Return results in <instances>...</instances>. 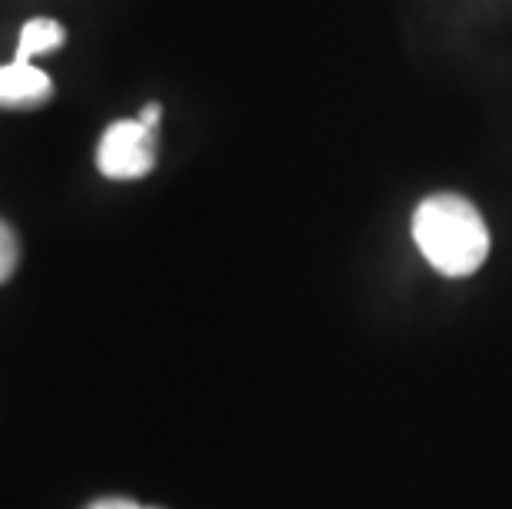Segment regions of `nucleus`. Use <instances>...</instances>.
<instances>
[{"label": "nucleus", "mask_w": 512, "mask_h": 509, "mask_svg": "<svg viewBox=\"0 0 512 509\" xmlns=\"http://www.w3.org/2000/svg\"><path fill=\"white\" fill-rule=\"evenodd\" d=\"M413 242L430 268L446 278H470L489 258V229L483 215L456 192H437L417 205Z\"/></svg>", "instance_id": "nucleus-1"}, {"label": "nucleus", "mask_w": 512, "mask_h": 509, "mask_svg": "<svg viewBox=\"0 0 512 509\" xmlns=\"http://www.w3.org/2000/svg\"><path fill=\"white\" fill-rule=\"evenodd\" d=\"M96 169L106 179H143L156 169V129L143 119H119L106 126L96 146Z\"/></svg>", "instance_id": "nucleus-2"}, {"label": "nucleus", "mask_w": 512, "mask_h": 509, "mask_svg": "<svg viewBox=\"0 0 512 509\" xmlns=\"http://www.w3.org/2000/svg\"><path fill=\"white\" fill-rule=\"evenodd\" d=\"M53 96V80L34 63L10 60L0 67V106H40Z\"/></svg>", "instance_id": "nucleus-3"}, {"label": "nucleus", "mask_w": 512, "mask_h": 509, "mask_svg": "<svg viewBox=\"0 0 512 509\" xmlns=\"http://www.w3.org/2000/svg\"><path fill=\"white\" fill-rule=\"evenodd\" d=\"M63 40H67V30H63L60 20L34 17V20H27L24 30H20L14 60H20V63H34V57H40V53H50V50L63 47Z\"/></svg>", "instance_id": "nucleus-4"}, {"label": "nucleus", "mask_w": 512, "mask_h": 509, "mask_svg": "<svg viewBox=\"0 0 512 509\" xmlns=\"http://www.w3.org/2000/svg\"><path fill=\"white\" fill-rule=\"evenodd\" d=\"M17 262H20V245H17V235L10 229L7 222H0V285L17 272Z\"/></svg>", "instance_id": "nucleus-5"}, {"label": "nucleus", "mask_w": 512, "mask_h": 509, "mask_svg": "<svg viewBox=\"0 0 512 509\" xmlns=\"http://www.w3.org/2000/svg\"><path fill=\"white\" fill-rule=\"evenodd\" d=\"M86 509H146V506H139L133 500H123V496H106V500H96Z\"/></svg>", "instance_id": "nucleus-6"}, {"label": "nucleus", "mask_w": 512, "mask_h": 509, "mask_svg": "<svg viewBox=\"0 0 512 509\" xmlns=\"http://www.w3.org/2000/svg\"><path fill=\"white\" fill-rule=\"evenodd\" d=\"M139 119H143L146 126L159 129V119H162V110H159V103H146L143 110H139Z\"/></svg>", "instance_id": "nucleus-7"}, {"label": "nucleus", "mask_w": 512, "mask_h": 509, "mask_svg": "<svg viewBox=\"0 0 512 509\" xmlns=\"http://www.w3.org/2000/svg\"><path fill=\"white\" fill-rule=\"evenodd\" d=\"M146 509H156V506H146Z\"/></svg>", "instance_id": "nucleus-8"}]
</instances>
